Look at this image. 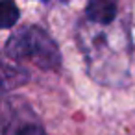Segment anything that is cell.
Returning a JSON list of instances; mask_svg holds the SVG:
<instances>
[{
	"instance_id": "1",
	"label": "cell",
	"mask_w": 135,
	"mask_h": 135,
	"mask_svg": "<svg viewBox=\"0 0 135 135\" xmlns=\"http://www.w3.org/2000/svg\"><path fill=\"white\" fill-rule=\"evenodd\" d=\"M15 61H30L39 69L54 70L61 63V52L52 35L41 26H22L6 41V50Z\"/></svg>"
},
{
	"instance_id": "2",
	"label": "cell",
	"mask_w": 135,
	"mask_h": 135,
	"mask_svg": "<svg viewBox=\"0 0 135 135\" xmlns=\"http://www.w3.org/2000/svg\"><path fill=\"white\" fill-rule=\"evenodd\" d=\"M0 128L2 135H46L39 117L19 96H8L0 102Z\"/></svg>"
},
{
	"instance_id": "3",
	"label": "cell",
	"mask_w": 135,
	"mask_h": 135,
	"mask_svg": "<svg viewBox=\"0 0 135 135\" xmlns=\"http://www.w3.org/2000/svg\"><path fill=\"white\" fill-rule=\"evenodd\" d=\"M30 72L28 69L9 57L6 52H0V96H6L19 89L21 85L28 83Z\"/></svg>"
},
{
	"instance_id": "4",
	"label": "cell",
	"mask_w": 135,
	"mask_h": 135,
	"mask_svg": "<svg viewBox=\"0 0 135 135\" xmlns=\"http://www.w3.org/2000/svg\"><path fill=\"white\" fill-rule=\"evenodd\" d=\"M118 6L107 0H94L85 6V19L94 26H111L117 19Z\"/></svg>"
},
{
	"instance_id": "5",
	"label": "cell",
	"mask_w": 135,
	"mask_h": 135,
	"mask_svg": "<svg viewBox=\"0 0 135 135\" xmlns=\"http://www.w3.org/2000/svg\"><path fill=\"white\" fill-rule=\"evenodd\" d=\"M19 21V8L13 2H0V30L13 28Z\"/></svg>"
}]
</instances>
